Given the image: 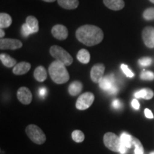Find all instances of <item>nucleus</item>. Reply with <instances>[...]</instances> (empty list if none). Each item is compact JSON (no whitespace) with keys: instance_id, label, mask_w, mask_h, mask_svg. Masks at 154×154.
Masks as SVG:
<instances>
[{"instance_id":"nucleus-25","label":"nucleus","mask_w":154,"mask_h":154,"mask_svg":"<svg viewBox=\"0 0 154 154\" xmlns=\"http://www.w3.org/2000/svg\"><path fill=\"white\" fill-rule=\"evenodd\" d=\"M72 139L74 140L75 142H77V143H81L83 140H84V134L82 131L80 130H75L73 131L72 134Z\"/></svg>"},{"instance_id":"nucleus-13","label":"nucleus","mask_w":154,"mask_h":154,"mask_svg":"<svg viewBox=\"0 0 154 154\" xmlns=\"http://www.w3.org/2000/svg\"><path fill=\"white\" fill-rule=\"evenodd\" d=\"M106 7L113 11H119L124 7V0H103Z\"/></svg>"},{"instance_id":"nucleus-39","label":"nucleus","mask_w":154,"mask_h":154,"mask_svg":"<svg viewBox=\"0 0 154 154\" xmlns=\"http://www.w3.org/2000/svg\"><path fill=\"white\" fill-rule=\"evenodd\" d=\"M150 154H154V151H153V152H152V153H151Z\"/></svg>"},{"instance_id":"nucleus-27","label":"nucleus","mask_w":154,"mask_h":154,"mask_svg":"<svg viewBox=\"0 0 154 154\" xmlns=\"http://www.w3.org/2000/svg\"><path fill=\"white\" fill-rule=\"evenodd\" d=\"M140 79L143 80H150L154 79V74L149 71H143L140 74Z\"/></svg>"},{"instance_id":"nucleus-16","label":"nucleus","mask_w":154,"mask_h":154,"mask_svg":"<svg viewBox=\"0 0 154 154\" xmlns=\"http://www.w3.org/2000/svg\"><path fill=\"white\" fill-rule=\"evenodd\" d=\"M58 4L61 7L65 9H74L79 6L78 0H57Z\"/></svg>"},{"instance_id":"nucleus-9","label":"nucleus","mask_w":154,"mask_h":154,"mask_svg":"<svg viewBox=\"0 0 154 154\" xmlns=\"http://www.w3.org/2000/svg\"><path fill=\"white\" fill-rule=\"evenodd\" d=\"M142 38L145 45L149 48H154V28L146 26L142 32Z\"/></svg>"},{"instance_id":"nucleus-26","label":"nucleus","mask_w":154,"mask_h":154,"mask_svg":"<svg viewBox=\"0 0 154 154\" xmlns=\"http://www.w3.org/2000/svg\"><path fill=\"white\" fill-rule=\"evenodd\" d=\"M143 18L146 20H153L154 19V7L146 9L143 14Z\"/></svg>"},{"instance_id":"nucleus-1","label":"nucleus","mask_w":154,"mask_h":154,"mask_svg":"<svg viewBox=\"0 0 154 154\" xmlns=\"http://www.w3.org/2000/svg\"><path fill=\"white\" fill-rule=\"evenodd\" d=\"M77 39L88 47L97 45L103 38V32L98 26L86 24L80 26L76 32Z\"/></svg>"},{"instance_id":"nucleus-12","label":"nucleus","mask_w":154,"mask_h":154,"mask_svg":"<svg viewBox=\"0 0 154 154\" xmlns=\"http://www.w3.org/2000/svg\"><path fill=\"white\" fill-rule=\"evenodd\" d=\"M116 86L115 79L113 74L103 76L99 82V86L103 91L108 92L113 86Z\"/></svg>"},{"instance_id":"nucleus-2","label":"nucleus","mask_w":154,"mask_h":154,"mask_svg":"<svg viewBox=\"0 0 154 154\" xmlns=\"http://www.w3.org/2000/svg\"><path fill=\"white\" fill-rule=\"evenodd\" d=\"M49 73L51 79L57 84H62L69 80V74L66 66L59 61H54L50 64Z\"/></svg>"},{"instance_id":"nucleus-3","label":"nucleus","mask_w":154,"mask_h":154,"mask_svg":"<svg viewBox=\"0 0 154 154\" xmlns=\"http://www.w3.org/2000/svg\"><path fill=\"white\" fill-rule=\"evenodd\" d=\"M50 54L57 61L63 63L65 66H70L73 63V58L62 47L57 45H54L49 49Z\"/></svg>"},{"instance_id":"nucleus-22","label":"nucleus","mask_w":154,"mask_h":154,"mask_svg":"<svg viewBox=\"0 0 154 154\" xmlns=\"http://www.w3.org/2000/svg\"><path fill=\"white\" fill-rule=\"evenodd\" d=\"M77 59L82 63H88L90 61V54L86 49H82L77 54Z\"/></svg>"},{"instance_id":"nucleus-6","label":"nucleus","mask_w":154,"mask_h":154,"mask_svg":"<svg viewBox=\"0 0 154 154\" xmlns=\"http://www.w3.org/2000/svg\"><path fill=\"white\" fill-rule=\"evenodd\" d=\"M94 95L91 92H86L81 95L77 99L76 107L79 110H86L91 106L94 101Z\"/></svg>"},{"instance_id":"nucleus-5","label":"nucleus","mask_w":154,"mask_h":154,"mask_svg":"<svg viewBox=\"0 0 154 154\" xmlns=\"http://www.w3.org/2000/svg\"><path fill=\"white\" fill-rule=\"evenodd\" d=\"M104 145L111 151L119 152L121 146V138L111 132H108L103 136Z\"/></svg>"},{"instance_id":"nucleus-8","label":"nucleus","mask_w":154,"mask_h":154,"mask_svg":"<svg viewBox=\"0 0 154 154\" xmlns=\"http://www.w3.org/2000/svg\"><path fill=\"white\" fill-rule=\"evenodd\" d=\"M105 72V66L103 63H97L91 68L90 76L92 82L94 83H99L103 77Z\"/></svg>"},{"instance_id":"nucleus-33","label":"nucleus","mask_w":154,"mask_h":154,"mask_svg":"<svg viewBox=\"0 0 154 154\" xmlns=\"http://www.w3.org/2000/svg\"><path fill=\"white\" fill-rule=\"evenodd\" d=\"M38 94H39V96H41L42 98H44V96H46V94H47V89H46V88H40L39 90H38Z\"/></svg>"},{"instance_id":"nucleus-19","label":"nucleus","mask_w":154,"mask_h":154,"mask_svg":"<svg viewBox=\"0 0 154 154\" xmlns=\"http://www.w3.org/2000/svg\"><path fill=\"white\" fill-rule=\"evenodd\" d=\"M153 91L150 88H143V89L140 90L136 92L134 94L136 98H142V99L149 100L153 97Z\"/></svg>"},{"instance_id":"nucleus-10","label":"nucleus","mask_w":154,"mask_h":154,"mask_svg":"<svg viewBox=\"0 0 154 154\" xmlns=\"http://www.w3.org/2000/svg\"><path fill=\"white\" fill-rule=\"evenodd\" d=\"M17 96L19 101L23 104L28 105L32 102V94L28 88L24 87V86L19 88L17 91Z\"/></svg>"},{"instance_id":"nucleus-24","label":"nucleus","mask_w":154,"mask_h":154,"mask_svg":"<svg viewBox=\"0 0 154 154\" xmlns=\"http://www.w3.org/2000/svg\"><path fill=\"white\" fill-rule=\"evenodd\" d=\"M132 143H133V145L135 146V151H134L135 154H143V147L139 140H138L137 138L133 137Z\"/></svg>"},{"instance_id":"nucleus-4","label":"nucleus","mask_w":154,"mask_h":154,"mask_svg":"<svg viewBox=\"0 0 154 154\" xmlns=\"http://www.w3.org/2000/svg\"><path fill=\"white\" fill-rule=\"evenodd\" d=\"M26 134L34 143L38 145L43 144L46 140V136L39 127L34 124H30L26 128Z\"/></svg>"},{"instance_id":"nucleus-30","label":"nucleus","mask_w":154,"mask_h":154,"mask_svg":"<svg viewBox=\"0 0 154 154\" xmlns=\"http://www.w3.org/2000/svg\"><path fill=\"white\" fill-rule=\"evenodd\" d=\"M22 35L24 36H28L29 34H33L32 33V30L30 29V28L29 27L28 25L25 23L22 25Z\"/></svg>"},{"instance_id":"nucleus-28","label":"nucleus","mask_w":154,"mask_h":154,"mask_svg":"<svg viewBox=\"0 0 154 154\" xmlns=\"http://www.w3.org/2000/svg\"><path fill=\"white\" fill-rule=\"evenodd\" d=\"M121 70L123 71V72L124 73L125 75H126L127 77H129V78H132V77L134 76V74L131 72V71L130 70L129 68H128L127 65H126V64H121Z\"/></svg>"},{"instance_id":"nucleus-7","label":"nucleus","mask_w":154,"mask_h":154,"mask_svg":"<svg viewBox=\"0 0 154 154\" xmlns=\"http://www.w3.org/2000/svg\"><path fill=\"white\" fill-rule=\"evenodd\" d=\"M22 42L16 38H2L0 40V49L2 50L18 49L22 48Z\"/></svg>"},{"instance_id":"nucleus-17","label":"nucleus","mask_w":154,"mask_h":154,"mask_svg":"<svg viewBox=\"0 0 154 154\" xmlns=\"http://www.w3.org/2000/svg\"><path fill=\"white\" fill-rule=\"evenodd\" d=\"M83 88L82 84L80 82L76 81L70 84L69 86V93L70 94V95L73 96H77L79 94H80V92L82 91Z\"/></svg>"},{"instance_id":"nucleus-29","label":"nucleus","mask_w":154,"mask_h":154,"mask_svg":"<svg viewBox=\"0 0 154 154\" xmlns=\"http://www.w3.org/2000/svg\"><path fill=\"white\" fill-rule=\"evenodd\" d=\"M138 62H139L140 65H141V66H149V65L151 64L152 59L149 57H144V58H142V59H139Z\"/></svg>"},{"instance_id":"nucleus-37","label":"nucleus","mask_w":154,"mask_h":154,"mask_svg":"<svg viewBox=\"0 0 154 154\" xmlns=\"http://www.w3.org/2000/svg\"><path fill=\"white\" fill-rule=\"evenodd\" d=\"M42 1L46 2H55L56 0H42Z\"/></svg>"},{"instance_id":"nucleus-31","label":"nucleus","mask_w":154,"mask_h":154,"mask_svg":"<svg viewBox=\"0 0 154 154\" xmlns=\"http://www.w3.org/2000/svg\"><path fill=\"white\" fill-rule=\"evenodd\" d=\"M112 106H113V108H114L115 109H120L121 106H122V105H121V103L119 100L115 99L114 101L112 102Z\"/></svg>"},{"instance_id":"nucleus-35","label":"nucleus","mask_w":154,"mask_h":154,"mask_svg":"<svg viewBox=\"0 0 154 154\" xmlns=\"http://www.w3.org/2000/svg\"><path fill=\"white\" fill-rule=\"evenodd\" d=\"M127 149H127L126 146H124V145H122V144H121V148H120V151H119V152H120L121 154H125L126 153Z\"/></svg>"},{"instance_id":"nucleus-36","label":"nucleus","mask_w":154,"mask_h":154,"mask_svg":"<svg viewBox=\"0 0 154 154\" xmlns=\"http://www.w3.org/2000/svg\"><path fill=\"white\" fill-rule=\"evenodd\" d=\"M0 33H1L0 34V37H1V38H2L5 35V32L3 31V29H0Z\"/></svg>"},{"instance_id":"nucleus-23","label":"nucleus","mask_w":154,"mask_h":154,"mask_svg":"<svg viewBox=\"0 0 154 154\" xmlns=\"http://www.w3.org/2000/svg\"><path fill=\"white\" fill-rule=\"evenodd\" d=\"M121 144L126 146L127 149H130L133 145L132 140H133V137L130 135L127 134L126 133H123L121 135Z\"/></svg>"},{"instance_id":"nucleus-38","label":"nucleus","mask_w":154,"mask_h":154,"mask_svg":"<svg viewBox=\"0 0 154 154\" xmlns=\"http://www.w3.org/2000/svg\"><path fill=\"white\" fill-rule=\"evenodd\" d=\"M150 2H152V3H153L154 4V0H149Z\"/></svg>"},{"instance_id":"nucleus-11","label":"nucleus","mask_w":154,"mask_h":154,"mask_svg":"<svg viewBox=\"0 0 154 154\" xmlns=\"http://www.w3.org/2000/svg\"><path fill=\"white\" fill-rule=\"evenodd\" d=\"M53 36L59 40H64L68 37L69 32L65 26L61 24H57L53 26L51 29Z\"/></svg>"},{"instance_id":"nucleus-15","label":"nucleus","mask_w":154,"mask_h":154,"mask_svg":"<svg viewBox=\"0 0 154 154\" xmlns=\"http://www.w3.org/2000/svg\"><path fill=\"white\" fill-rule=\"evenodd\" d=\"M34 76L37 82H43L47 79V72L45 68L42 66H38L34 72Z\"/></svg>"},{"instance_id":"nucleus-14","label":"nucleus","mask_w":154,"mask_h":154,"mask_svg":"<svg viewBox=\"0 0 154 154\" xmlns=\"http://www.w3.org/2000/svg\"><path fill=\"white\" fill-rule=\"evenodd\" d=\"M31 69V64L26 61L17 63L13 68V73L16 75H23L27 73Z\"/></svg>"},{"instance_id":"nucleus-20","label":"nucleus","mask_w":154,"mask_h":154,"mask_svg":"<svg viewBox=\"0 0 154 154\" xmlns=\"http://www.w3.org/2000/svg\"><path fill=\"white\" fill-rule=\"evenodd\" d=\"M0 59H1L2 63L8 68L14 67L17 64V61L13 58H11L10 56L6 54H0Z\"/></svg>"},{"instance_id":"nucleus-32","label":"nucleus","mask_w":154,"mask_h":154,"mask_svg":"<svg viewBox=\"0 0 154 154\" xmlns=\"http://www.w3.org/2000/svg\"><path fill=\"white\" fill-rule=\"evenodd\" d=\"M131 105H132L133 108H134V109H136V110L139 109V107H140L139 102L138 101L137 99H134V100H133L132 102H131Z\"/></svg>"},{"instance_id":"nucleus-34","label":"nucleus","mask_w":154,"mask_h":154,"mask_svg":"<svg viewBox=\"0 0 154 154\" xmlns=\"http://www.w3.org/2000/svg\"><path fill=\"white\" fill-rule=\"evenodd\" d=\"M144 113H145L146 117H147L148 119H153V113H152L151 111H150L149 109H146L145 111H144Z\"/></svg>"},{"instance_id":"nucleus-21","label":"nucleus","mask_w":154,"mask_h":154,"mask_svg":"<svg viewBox=\"0 0 154 154\" xmlns=\"http://www.w3.org/2000/svg\"><path fill=\"white\" fill-rule=\"evenodd\" d=\"M12 23V19L10 15L2 12L0 14V28H8Z\"/></svg>"},{"instance_id":"nucleus-18","label":"nucleus","mask_w":154,"mask_h":154,"mask_svg":"<svg viewBox=\"0 0 154 154\" xmlns=\"http://www.w3.org/2000/svg\"><path fill=\"white\" fill-rule=\"evenodd\" d=\"M26 24L32 30V33H36L38 32V22L37 19L34 16H29L26 19Z\"/></svg>"}]
</instances>
